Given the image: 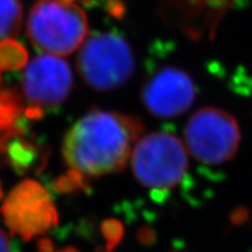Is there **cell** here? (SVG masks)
<instances>
[{"mask_svg": "<svg viewBox=\"0 0 252 252\" xmlns=\"http://www.w3.org/2000/svg\"><path fill=\"white\" fill-rule=\"evenodd\" d=\"M0 153H1V145H0Z\"/></svg>", "mask_w": 252, "mask_h": 252, "instance_id": "obj_18", "label": "cell"}, {"mask_svg": "<svg viewBox=\"0 0 252 252\" xmlns=\"http://www.w3.org/2000/svg\"><path fill=\"white\" fill-rule=\"evenodd\" d=\"M143 133V124L133 116L91 110L65 134L63 159L89 178L121 172Z\"/></svg>", "mask_w": 252, "mask_h": 252, "instance_id": "obj_1", "label": "cell"}, {"mask_svg": "<svg viewBox=\"0 0 252 252\" xmlns=\"http://www.w3.org/2000/svg\"><path fill=\"white\" fill-rule=\"evenodd\" d=\"M77 68L88 86L110 91L122 87L132 76L134 58L125 39L105 32L87 37L78 50Z\"/></svg>", "mask_w": 252, "mask_h": 252, "instance_id": "obj_4", "label": "cell"}, {"mask_svg": "<svg viewBox=\"0 0 252 252\" xmlns=\"http://www.w3.org/2000/svg\"><path fill=\"white\" fill-rule=\"evenodd\" d=\"M196 88L190 75L176 67H163L149 78L141 90V99L152 115L173 118L190 108Z\"/></svg>", "mask_w": 252, "mask_h": 252, "instance_id": "obj_8", "label": "cell"}, {"mask_svg": "<svg viewBox=\"0 0 252 252\" xmlns=\"http://www.w3.org/2000/svg\"><path fill=\"white\" fill-rule=\"evenodd\" d=\"M82 0H36L27 20L31 42L45 54L65 56L87 40L88 17Z\"/></svg>", "mask_w": 252, "mask_h": 252, "instance_id": "obj_2", "label": "cell"}, {"mask_svg": "<svg viewBox=\"0 0 252 252\" xmlns=\"http://www.w3.org/2000/svg\"><path fill=\"white\" fill-rule=\"evenodd\" d=\"M0 252H14L8 235L1 226H0Z\"/></svg>", "mask_w": 252, "mask_h": 252, "instance_id": "obj_15", "label": "cell"}, {"mask_svg": "<svg viewBox=\"0 0 252 252\" xmlns=\"http://www.w3.org/2000/svg\"><path fill=\"white\" fill-rule=\"evenodd\" d=\"M135 238H137L138 243L144 245V247H151L157 242V232L152 226L144 225L138 229L137 234H135Z\"/></svg>", "mask_w": 252, "mask_h": 252, "instance_id": "obj_13", "label": "cell"}, {"mask_svg": "<svg viewBox=\"0 0 252 252\" xmlns=\"http://www.w3.org/2000/svg\"><path fill=\"white\" fill-rule=\"evenodd\" d=\"M0 214L12 235L25 242L42 235L59 223V214L48 190L35 180H25L6 197Z\"/></svg>", "mask_w": 252, "mask_h": 252, "instance_id": "obj_6", "label": "cell"}, {"mask_svg": "<svg viewBox=\"0 0 252 252\" xmlns=\"http://www.w3.org/2000/svg\"><path fill=\"white\" fill-rule=\"evenodd\" d=\"M186 144L195 159L204 165H220L237 152L241 130L229 112L202 108L189 118L185 130Z\"/></svg>", "mask_w": 252, "mask_h": 252, "instance_id": "obj_5", "label": "cell"}, {"mask_svg": "<svg viewBox=\"0 0 252 252\" xmlns=\"http://www.w3.org/2000/svg\"><path fill=\"white\" fill-rule=\"evenodd\" d=\"M2 195L4 194H2V188H1V185H0V200L2 198Z\"/></svg>", "mask_w": 252, "mask_h": 252, "instance_id": "obj_17", "label": "cell"}, {"mask_svg": "<svg viewBox=\"0 0 252 252\" xmlns=\"http://www.w3.org/2000/svg\"><path fill=\"white\" fill-rule=\"evenodd\" d=\"M100 232L105 239V252H112L124 237V225L119 220L106 219L100 224Z\"/></svg>", "mask_w": 252, "mask_h": 252, "instance_id": "obj_12", "label": "cell"}, {"mask_svg": "<svg viewBox=\"0 0 252 252\" xmlns=\"http://www.w3.org/2000/svg\"><path fill=\"white\" fill-rule=\"evenodd\" d=\"M1 153L5 154L7 165L18 174L40 172L45 168L48 154L34 141L19 137L18 130H9L0 137Z\"/></svg>", "mask_w": 252, "mask_h": 252, "instance_id": "obj_9", "label": "cell"}, {"mask_svg": "<svg viewBox=\"0 0 252 252\" xmlns=\"http://www.w3.org/2000/svg\"><path fill=\"white\" fill-rule=\"evenodd\" d=\"M50 186L58 194L68 195L87 190L90 187V180L89 176L83 174L82 172L69 168L65 174L56 176Z\"/></svg>", "mask_w": 252, "mask_h": 252, "instance_id": "obj_11", "label": "cell"}, {"mask_svg": "<svg viewBox=\"0 0 252 252\" xmlns=\"http://www.w3.org/2000/svg\"><path fill=\"white\" fill-rule=\"evenodd\" d=\"M23 23L20 0H0V42L17 35Z\"/></svg>", "mask_w": 252, "mask_h": 252, "instance_id": "obj_10", "label": "cell"}, {"mask_svg": "<svg viewBox=\"0 0 252 252\" xmlns=\"http://www.w3.org/2000/svg\"><path fill=\"white\" fill-rule=\"evenodd\" d=\"M72 83L71 69L62 56L45 53L28 63L21 77L25 97L41 109L54 108L64 102Z\"/></svg>", "mask_w": 252, "mask_h": 252, "instance_id": "obj_7", "label": "cell"}, {"mask_svg": "<svg viewBox=\"0 0 252 252\" xmlns=\"http://www.w3.org/2000/svg\"><path fill=\"white\" fill-rule=\"evenodd\" d=\"M59 252H81V251L75 247H67V248L62 249V250L59 251Z\"/></svg>", "mask_w": 252, "mask_h": 252, "instance_id": "obj_16", "label": "cell"}, {"mask_svg": "<svg viewBox=\"0 0 252 252\" xmlns=\"http://www.w3.org/2000/svg\"><path fill=\"white\" fill-rule=\"evenodd\" d=\"M36 249L37 252H55L54 243H53L52 239L47 237L40 238L36 242Z\"/></svg>", "mask_w": 252, "mask_h": 252, "instance_id": "obj_14", "label": "cell"}, {"mask_svg": "<svg viewBox=\"0 0 252 252\" xmlns=\"http://www.w3.org/2000/svg\"><path fill=\"white\" fill-rule=\"evenodd\" d=\"M131 166L134 178L144 187L168 190L184 179L188 167L187 151L175 135L153 132L135 144Z\"/></svg>", "mask_w": 252, "mask_h": 252, "instance_id": "obj_3", "label": "cell"}]
</instances>
